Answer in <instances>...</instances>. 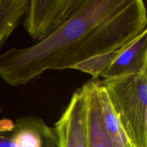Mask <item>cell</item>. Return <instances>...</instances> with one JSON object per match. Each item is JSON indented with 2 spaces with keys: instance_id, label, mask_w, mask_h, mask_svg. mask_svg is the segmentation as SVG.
Instances as JSON below:
<instances>
[{
  "instance_id": "9",
  "label": "cell",
  "mask_w": 147,
  "mask_h": 147,
  "mask_svg": "<svg viewBox=\"0 0 147 147\" xmlns=\"http://www.w3.org/2000/svg\"><path fill=\"white\" fill-rule=\"evenodd\" d=\"M126 45L119 48L97 55L87 60H83L75 65L71 67V69L88 73L92 76V79L97 80L98 77H100L101 73H103L116 58Z\"/></svg>"
},
{
  "instance_id": "3",
  "label": "cell",
  "mask_w": 147,
  "mask_h": 147,
  "mask_svg": "<svg viewBox=\"0 0 147 147\" xmlns=\"http://www.w3.org/2000/svg\"><path fill=\"white\" fill-rule=\"evenodd\" d=\"M86 0H30L24 27L40 42L72 18Z\"/></svg>"
},
{
  "instance_id": "1",
  "label": "cell",
  "mask_w": 147,
  "mask_h": 147,
  "mask_svg": "<svg viewBox=\"0 0 147 147\" xmlns=\"http://www.w3.org/2000/svg\"><path fill=\"white\" fill-rule=\"evenodd\" d=\"M146 26L142 0H86L70 20L42 41L0 55V77L11 86H24L47 70L71 69L121 47Z\"/></svg>"
},
{
  "instance_id": "2",
  "label": "cell",
  "mask_w": 147,
  "mask_h": 147,
  "mask_svg": "<svg viewBox=\"0 0 147 147\" xmlns=\"http://www.w3.org/2000/svg\"><path fill=\"white\" fill-rule=\"evenodd\" d=\"M133 147H147V71L98 80Z\"/></svg>"
},
{
  "instance_id": "6",
  "label": "cell",
  "mask_w": 147,
  "mask_h": 147,
  "mask_svg": "<svg viewBox=\"0 0 147 147\" xmlns=\"http://www.w3.org/2000/svg\"><path fill=\"white\" fill-rule=\"evenodd\" d=\"M86 98L88 147H115L104 123L97 80L83 85Z\"/></svg>"
},
{
  "instance_id": "5",
  "label": "cell",
  "mask_w": 147,
  "mask_h": 147,
  "mask_svg": "<svg viewBox=\"0 0 147 147\" xmlns=\"http://www.w3.org/2000/svg\"><path fill=\"white\" fill-rule=\"evenodd\" d=\"M145 71H147V29L123 47L100 77L113 79L138 75Z\"/></svg>"
},
{
  "instance_id": "7",
  "label": "cell",
  "mask_w": 147,
  "mask_h": 147,
  "mask_svg": "<svg viewBox=\"0 0 147 147\" xmlns=\"http://www.w3.org/2000/svg\"><path fill=\"white\" fill-rule=\"evenodd\" d=\"M30 0H0V48L26 14Z\"/></svg>"
},
{
  "instance_id": "4",
  "label": "cell",
  "mask_w": 147,
  "mask_h": 147,
  "mask_svg": "<svg viewBox=\"0 0 147 147\" xmlns=\"http://www.w3.org/2000/svg\"><path fill=\"white\" fill-rule=\"evenodd\" d=\"M54 128L58 137V147H88L86 98L83 86L73 93Z\"/></svg>"
},
{
  "instance_id": "8",
  "label": "cell",
  "mask_w": 147,
  "mask_h": 147,
  "mask_svg": "<svg viewBox=\"0 0 147 147\" xmlns=\"http://www.w3.org/2000/svg\"><path fill=\"white\" fill-rule=\"evenodd\" d=\"M103 119L108 132L111 138L115 147H133L129 142L119 117L115 112L107 93L99 86Z\"/></svg>"
}]
</instances>
